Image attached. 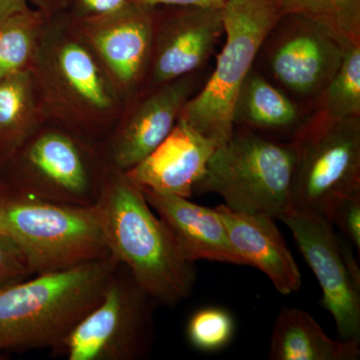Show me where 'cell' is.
<instances>
[{
  "label": "cell",
  "instance_id": "19",
  "mask_svg": "<svg viewBox=\"0 0 360 360\" xmlns=\"http://www.w3.org/2000/svg\"><path fill=\"white\" fill-rule=\"evenodd\" d=\"M360 343L333 340L304 310L283 307L277 315L269 359L271 360H356Z\"/></svg>",
  "mask_w": 360,
  "mask_h": 360
},
{
  "label": "cell",
  "instance_id": "7",
  "mask_svg": "<svg viewBox=\"0 0 360 360\" xmlns=\"http://www.w3.org/2000/svg\"><path fill=\"white\" fill-rule=\"evenodd\" d=\"M104 165L99 146L44 122L0 165V180L44 200L94 206Z\"/></svg>",
  "mask_w": 360,
  "mask_h": 360
},
{
  "label": "cell",
  "instance_id": "3",
  "mask_svg": "<svg viewBox=\"0 0 360 360\" xmlns=\"http://www.w3.org/2000/svg\"><path fill=\"white\" fill-rule=\"evenodd\" d=\"M120 264L110 255L0 288V352L56 349L99 302Z\"/></svg>",
  "mask_w": 360,
  "mask_h": 360
},
{
  "label": "cell",
  "instance_id": "29",
  "mask_svg": "<svg viewBox=\"0 0 360 360\" xmlns=\"http://www.w3.org/2000/svg\"><path fill=\"white\" fill-rule=\"evenodd\" d=\"M70 0H30V6L41 11L47 18L68 11Z\"/></svg>",
  "mask_w": 360,
  "mask_h": 360
},
{
  "label": "cell",
  "instance_id": "20",
  "mask_svg": "<svg viewBox=\"0 0 360 360\" xmlns=\"http://www.w3.org/2000/svg\"><path fill=\"white\" fill-rule=\"evenodd\" d=\"M44 122L32 70L0 80V165Z\"/></svg>",
  "mask_w": 360,
  "mask_h": 360
},
{
  "label": "cell",
  "instance_id": "10",
  "mask_svg": "<svg viewBox=\"0 0 360 360\" xmlns=\"http://www.w3.org/2000/svg\"><path fill=\"white\" fill-rule=\"evenodd\" d=\"M281 220L319 281L340 340L360 343V271L352 250L326 217L290 210Z\"/></svg>",
  "mask_w": 360,
  "mask_h": 360
},
{
  "label": "cell",
  "instance_id": "9",
  "mask_svg": "<svg viewBox=\"0 0 360 360\" xmlns=\"http://www.w3.org/2000/svg\"><path fill=\"white\" fill-rule=\"evenodd\" d=\"M291 208L330 220L340 201L360 193V116L310 118L295 139Z\"/></svg>",
  "mask_w": 360,
  "mask_h": 360
},
{
  "label": "cell",
  "instance_id": "18",
  "mask_svg": "<svg viewBox=\"0 0 360 360\" xmlns=\"http://www.w3.org/2000/svg\"><path fill=\"white\" fill-rule=\"evenodd\" d=\"M310 118L300 104L255 68L239 89L233 108L234 129L264 135H291L295 139Z\"/></svg>",
  "mask_w": 360,
  "mask_h": 360
},
{
  "label": "cell",
  "instance_id": "14",
  "mask_svg": "<svg viewBox=\"0 0 360 360\" xmlns=\"http://www.w3.org/2000/svg\"><path fill=\"white\" fill-rule=\"evenodd\" d=\"M224 34L222 7H156L150 65L142 90L198 72Z\"/></svg>",
  "mask_w": 360,
  "mask_h": 360
},
{
  "label": "cell",
  "instance_id": "22",
  "mask_svg": "<svg viewBox=\"0 0 360 360\" xmlns=\"http://www.w3.org/2000/svg\"><path fill=\"white\" fill-rule=\"evenodd\" d=\"M316 101L317 115L328 120L360 116V41L345 45L340 68Z\"/></svg>",
  "mask_w": 360,
  "mask_h": 360
},
{
  "label": "cell",
  "instance_id": "16",
  "mask_svg": "<svg viewBox=\"0 0 360 360\" xmlns=\"http://www.w3.org/2000/svg\"><path fill=\"white\" fill-rule=\"evenodd\" d=\"M215 210L221 217L232 248L246 265L264 272L281 295L300 290L302 272L274 224L276 219L236 212L224 205Z\"/></svg>",
  "mask_w": 360,
  "mask_h": 360
},
{
  "label": "cell",
  "instance_id": "21",
  "mask_svg": "<svg viewBox=\"0 0 360 360\" xmlns=\"http://www.w3.org/2000/svg\"><path fill=\"white\" fill-rule=\"evenodd\" d=\"M47 20L32 6L0 18V80L32 70Z\"/></svg>",
  "mask_w": 360,
  "mask_h": 360
},
{
  "label": "cell",
  "instance_id": "1",
  "mask_svg": "<svg viewBox=\"0 0 360 360\" xmlns=\"http://www.w3.org/2000/svg\"><path fill=\"white\" fill-rule=\"evenodd\" d=\"M96 207L110 255L158 304L174 307L191 295L198 278L194 262L153 213L142 187L106 160Z\"/></svg>",
  "mask_w": 360,
  "mask_h": 360
},
{
  "label": "cell",
  "instance_id": "2",
  "mask_svg": "<svg viewBox=\"0 0 360 360\" xmlns=\"http://www.w3.org/2000/svg\"><path fill=\"white\" fill-rule=\"evenodd\" d=\"M32 73L45 122L101 146L125 101L68 13L47 20Z\"/></svg>",
  "mask_w": 360,
  "mask_h": 360
},
{
  "label": "cell",
  "instance_id": "25",
  "mask_svg": "<svg viewBox=\"0 0 360 360\" xmlns=\"http://www.w3.org/2000/svg\"><path fill=\"white\" fill-rule=\"evenodd\" d=\"M32 276L27 258L20 246L11 236L0 231V288Z\"/></svg>",
  "mask_w": 360,
  "mask_h": 360
},
{
  "label": "cell",
  "instance_id": "8",
  "mask_svg": "<svg viewBox=\"0 0 360 360\" xmlns=\"http://www.w3.org/2000/svg\"><path fill=\"white\" fill-rule=\"evenodd\" d=\"M156 304L120 264L99 302L52 352L68 360L146 359L155 342Z\"/></svg>",
  "mask_w": 360,
  "mask_h": 360
},
{
  "label": "cell",
  "instance_id": "24",
  "mask_svg": "<svg viewBox=\"0 0 360 360\" xmlns=\"http://www.w3.org/2000/svg\"><path fill=\"white\" fill-rule=\"evenodd\" d=\"M232 315L222 307H203L187 324V338L196 349L215 352L226 347L234 335Z\"/></svg>",
  "mask_w": 360,
  "mask_h": 360
},
{
  "label": "cell",
  "instance_id": "12",
  "mask_svg": "<svg viewBox=\"0 0 360 360\" xmlns=\"http://www.w3.org/2000/svg\"><path fill=\"white\" fill-rule=\"evenodd\" d=\"M70 18L129 103L143 89L148 78L155 8L129 1L108 13Z\"/></svg>",
  "mask_w": 360,
  "mask_h": 360
},
{
  "label": "cell",
  "instance_id": "13",
  "mask_svg": "<svg viewBox=\"0 0 360 360\" xmlns=\"http://www.w3.org/2000/svg\"><path fill=\"white\" fill-rule=\"evenodd\" d=\"M200 84L198 72L142 90L125 103L115 127L99 148L108 162L129 172L170 134Z\"/></svg>",
  "mask_w": 360,
  "mask_h": 360
},
{
  "label": "cell",
  "instance_id": "4",
  "mask_svg": "<svg viewBox=\"0 0 360 360\" xmlns=\"http://www.w3.org/2000/svg\"><path fill=\"white\" fill-rule=\"evenodd\" d=\"M0 231L20 246L33 276L111 255L96 205H70L44 200L2 180Z\"/></svg>",
  "mask_w": 360,
  "mask_h": 360
},
{
  "label": "cell",
  "instance_id": "6",
  "mask_svg": "<svg viewBox=\"0 0 360 360\" xmlns=\"http://www.w3.org/2000/svg\"><path fill=\"white\" fill-rule=\"evenodd\" d=\"M222 15L226 40L217 65L179 116L219 146L233 134V108L239 89L265 39L283 14L278 0H225Z\"/></svg>",
  "mask_w": 360,
  "mask_h": 360
},
{
  "label": "cell",
  "instance_id": "5",
  "mask_svg": "<svg viewBox=\"0 0 360 360\" xmlns=\"http://www.w3.org/2000/svg\"><path fill=\"white\" fill-rule=\"evenodd\" d=\"M295 167L292 142L234 129L213 153L193 193H217L232 210L281 220L291 208Z\"/></svg>",
  "mask_w": 360,
  "mask_h": 360
},
{
  "label": "cell",
  "instance_id": "28",
  "mask_svg": "<svg viewBox=\"0 0 360 360\" xmlns=\"http://www.w3.org/2000/svg\"><path fill=\"white\" fill-rule=\"evenodd\" d=\"M139 6L156 8L161 6L224 7L225 0H129Z\"/></svg>",
  "mask_w": 360,
  "mask_h": 360
},
{
  "label": "cell",
  "instance_id": "15",
  "mask_svg": "<svg viewBox=\"0 0 360 360\" xmlns=\"http://www.w3.org/2000/svg\"><path fill=\"white\" fill-rule=\"evenodd\" d=\"M217 148L179 118L165 141L127 174L143 188L191 198Z\"/></svg>",
  "mask_w": 360,
  "mask_h": 360
},
{
  "label": "cell",
  "instance_id": "23",
  "mask_svg": "<svg viewBox=\"0 0 360 360\" xmlns=\"http://www.w3.org/2000/svg\"><path fill=\"white\" fill-rule=\"evenodd\" d=\"M283 14H297L326 27L341 45L360 41V0H278Z\"/></svg>",
  "mask_w": 360,
  "mask_h": 360
},
{
  "label": "cell",
  "instance_id": "11",
  "mask_svg": "<svg viewBox=\"0 0 360 360\" xmlns=\"http://www.w3.org/2000/svg\"><path fill=\"white\" fill-rule=\"evenodd\" d=\"M262 49L270 75L288 96L317 101L342 60L345 46L315 21L283 14Z\"/></svg>",
  "mask_w": 360,
  "mask_h": 360
},
{
  "label": "cell",
  "instance_id": "27",
  "mask_svg": "<svg viewBox=\"0 0 360 360\" xmlns=\"http://www.w3.org/2000/svg\"><path fill=\"white\" fill-rule=\"evenodd\" d=\"M129 1V0H70L65 13L73 18H85L108 13Z\"/></svg>",
  "mask_w": 360,
  "mask_h": 360
},
{
  "label": "cell",
  "instance_id": "26",
  "mask_svg": "<svg viewBox=\"0 0 360 360\" xmlns=\"http://www.w3.org/2000/svg\"><path fill=\"white\" fill-rule=\"evenodd\" d=\"M330 221L338 225L345 236L360 251V193L340 201L333 210Z\"/></svg>",
  "mask_w": 360,
  "mask_h": 360
},
{
  "label": "cell",
  "instance_id": "30",
  "mask_svg": "<svg viewBox=\"0 0 360 360\" xmlns=\"http://www.w3.org/2000/svg\"><path fill=\"white\" fill-rule=\"evenodd\" d=\"M32 7L30 0H0V18Z\"/></svg>",
  "mask_w": 360,
  "mask_h": 360
},
{
  "label": "cell",
  "instance_id": "17",
  "mask_svg": "<svg viewBox=\"0 0 360 360\" xmlns=\"http://www.w3.org/2000/svg\"><path fill=\"white\" fill-rule=\"evenodd\" d=\"M146 200L165 222L187 260L246 265L232 248L221 217L215 208L189 198L143 188Z\"/></svg>",
  "mask_w": 360,
  "mask_h": 360
}]
</instances>
